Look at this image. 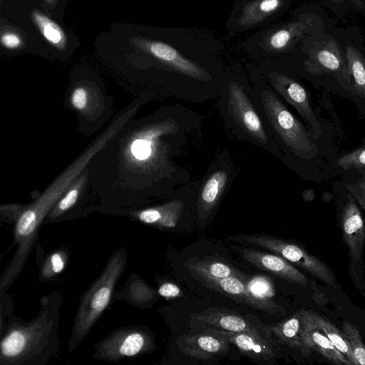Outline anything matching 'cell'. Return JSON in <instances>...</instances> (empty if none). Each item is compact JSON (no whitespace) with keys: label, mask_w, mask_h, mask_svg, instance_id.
<instances>
[{"label":"cell","mask_w":365,"mask_h":365,"mask_svg":"<svg viewBox=\"0 0 365 365\" xmlns=\"http://www.w3.org/2000/svg\"><path fill=\"white\" fill-rule=\"evenodd\" d=\"M58 294L41 299V309L29 323L11 324L1 340V365L46 363L58 348Z\"/></svg>","instance_id":"6da1fadb"},{"label":"cell","mask_w":365,"mask_h":365,"mask_svg":"<svg viewBox=\"0 0 365 365\" xmlns=\"http://www.w3.org/2000/svg\"><path fill=\"white\" fill-rule=\"evenodd\" d=\"M336 28L307 37L290 53L297 56L305 73L314 77H331L354 94L348 63L335 34Z\"/></svg>","instance_id":"7a4b0ae2"},{"label":"cell","mask_w":365,"mask_h":365,"mask_svg":"<svg viewBox=\"0 0 365 365\" xmlns=\"http://www.w3.org/2000/svg\"><path fill=\"white\" fill-rule=\"evenodd\" d=\"M125 264L126 252L121 247L112 254L101 275L83 295L69 340V352L81 342L109 304L115 284L123 273Z\"/></svg>","instance_id":"3957f363"},{"label":"cell","mask_w":365,"mask_h":365,"mask_svg":"<svg viewBox=\"0 0 365 365\" xmlns=\"http://www.w3.org/2000/svg\"><path fill=\"white\" fill-rule=\"evenodd\" d=\"M336 20L317 3H307L296 9L291 19L267 36L266 45L272 51L290 53L304 38L334 29Z\"/></svg>","instance_id":"277c9868"},{"label":"cell","mask_w":365,"mask_h":365,"mask_svg":"<svg viewBox=\"0 0 365 365\" xmlns=\"http://www.w3.org/2000/svg\"><path fill=\"white\" fill-rule=\"evenodd\" d=\"M260 96L269 121L289 150L304 160L314 158L318 148L311 133L273 92L263 89Z\"/></svg>","instance_id":"5b68a950"},{"label":"cell","mask_w":365,"mask_h":365,"mask_svg":"<svg viewBox=\"0 0 365 365\" xmlns=\"http://www.w3.org/2000/svg\"><path fill=\"white\" fill-rule=\"evenodd\" d=\"M242 240L282 257L326 284H336L335 277L329 267L319 258L309 254L297 245L264 234L245 235Z\"/></svg>","instance_id":"8992f818"},{"label":"cell","mask_w":365,"mask_h":365,"mask_svg":"<svg viewBox=\"0 0 365 365\" xmlns=\"http://www.w3.org/2000/svg\"><path fill=\"white\" fill-rule=\"evenodd\" d=\"M152 347L151 337L145 330L134 326L123 327L96 344L93 357L116 361L123 357L144 354Z\"/></svg>","instance_id":"52a82bcc"},{"label":"cell","mask_w":365,"mask_h":365,"mask_svg":"<svg viewBox=\"0 0 365 365\" xmlns=\"http://www.w3.org/2000/svg\"><path fill=\"white\" fill-rule=\"evenodd\" d=\"M207 288L219 292L235 302L265 312L269 314L285 313L284 308L274 301H265L253 296L247 289L245 281L238 277H229L215 279L191 274Z\"/></svg>","instance_id":"ba28073f"},{"label":"cell","mask_w":365,"mask_h":365,"mask_svg":"<svg viewBox=\"0 0 365 365\" xmlns=\"http://www.w3.org/2000/svg\"><path fill=\"white\" fill-rule=\"evenodd\" d=\"M270 79L275 90L292 105L307 125L315 139L320 137L322 128L310 103L306 89L296 80L285 74L274 72Z\"/></svg>","instance_id":"9c48e42d"},{"label":"cell","mask_w":365,"mask_h":365,"mask_svg":"<svg viewBox=\"0 0 365 365\" xmlns=\"http://www.w3.org/2000/svg\"><path fill=\"white\" fill-rule=\"evenodd\" d=\"M335 34L344 50L350 70L354 94L365 98V43L356 26L336 27Z\"/></svg>","instance_id":"30bf717a"},{"label":"cell","mask_w":365,"mask_h":365,"mask_svg":"<svg viewBox=\"0 0 365 365\" xmlns=\"http://www.w3.org/2000/svg\"><path fill=\"white\" fill-rule=\"evenodd\" d=\"M227 92V107L235 120L252 138L265 144L268 139L264 127L242 86L236 82H231Z\"/></svg>","instance_id":"8fae6325"},{"label":"cell","mask_w":365,"mask_h":365,"mask_svg":"<svg viewBox=\"0 0 365 365\" xmlns=\"http://www.w3.org/2000/svg\"><path fill=\"white\" fill-rule=\"evenodd\" d=\"M341 212L343 239L348 247L351 264L354 268L362 263V254L365 242V226L356 200L349 193ZM353 268V269H354Z\"/></svg>","instance_id":"7c38bea8"},{"label":"cell","mask_w":365,"mask_h":365,"mask_svg":"<svg viewBox=\"0 0 365 365\" xmlns=\"http://www.w3.org/2000/svg\"><path fill=\"white\" fill-rule=\"evenodd\" d=\"M243 258L260 269L265 270L287 282L307 287V277L289 261L278 255L245 249Z\"/></svg>","instance_id":"4fadbf2b"},{"label":"cell","mask_w":365,"mask_h":365,"mask_svg":"<svg viewBox=\"0 0 365 365\" xmlns=\"http://www.w3.org/2000/svg\"><path fill=\"white\" fill-rule=\"evenodd\" d=\"M302 311L304 315L302 338L307 351L309 353L311 351H314L335 364L352 365L318 327L312 318L311 311L307 309H302Z\"/></svg>","instance_id":"5bb4252c"},{"label":"cell","mask_w":365,"mask_h":365,"mask_svg":"<svg viewBox=\"0 0 365 365\" xmlns=\"http://www.w3.org/2000/svg\"><path fill=\"white\" fill-rule=\"evenodd\" d=\"M235 345L241 354L256 359L269 360L277 353L273 346L259 332H230L209 328L205 330Z\"/></svg>","instance_id":"9a60e30c"},{"label":"cell","mask_w":365,"mask_h":365,"mask_svg":"<svg viewBox=\"0 0 365 365\" xmlns=\"http://www.w3.org/2000/svg\"><path fill=\"white\" fill-rule=\"evenodd\" d=\"M143 46L153 56L182 74L200 80L207 77V73L202 68L183 57L166 43L150 41L145 42Z\"/></svg>","instance_id":"2e32d148"},{"label":"cell","mask_w":365,"mask_h":365,"mask_svg":"<svg viewBox=\"0 0 365 365\" xmlns=\"http://www.w3.org/2000/svg\"><path fill=\"white\" fill-rule=\"evenodd\" d=\"M228 349L227 341L214 334L205 331V333L186 337L182 351L195 359H209L225 354Z\"/></svg>","instance_id":"e0dca14e"},{"label":"cell","mask_w":365,"mask_h":365,"mask_svg":"<svg viewBox=\"0 0 365 365\" xmlns=\"http://www.w3.org/2000/svg\"><path fill=\"white\" fill-rule=\"evenodd\" d=\"M303 327L304 315L300 309L289 318L272 326L271 329L280 343L307 355L309 352L303 342Z\"/></svg>","instance_id":"ac0fdd59"},{"label":"cell","mask_w":365,"mask_h":365,"mask_svg":"<svg viewBox=\"0 0 365 365\" xmlns=\"http://www.w3.org/2000/svg\"><path fill=\"white\" fill-rule=\"evenodd\" d=\"M183 203L175 200L160 206L138 212L135 216L142 222L160 227H175L182 216Z\"/></svg>","instance_id":"d6986e66"},{"label":"cell","mask_w":365,"mask_h":365,"mask_svg":"<svg viewBox=\"0 0 365 365\" xmlns=\"http://www.w3.org/2000/svg\"><path fill=\"white\" fill-rule=\"evenodd\" d=\"M197 319L205 325L230 332H259L245 319L237 314L209 309L197 314Z\"/></svg>","instance_id":"ffe728a7"},{"label":"cell","mask_w":365,"mask_h":365,"mask_svg":"<svg viewBox=\"0 0 365 365\" xmlns=\"http://www.w3.org/2000/svg\"><path fill=\"white\" fill-rule=\"evenodd\" d=\"M227 181V173L223 170L215 172L205 182L197 203L198 217L205 219L217 204Z\"/></svg>","instance_id":"44dd1931"},{"label":"cell","mask_w":365,"mask_h":365,"mask_svg":"<svg viewBox=\"0 0 365 365\" xmlns=\"http://www.w3.org/2000/svg\"><path fill=\"white\" fill-rule=\"evenodd\" d=\"M292 0H254L245 6L240 17L244 26L254 25L277 12L284 11Z\"/></svg>","instance_id":"7402d4cb"},{"label":"cell","mask_w":365,"mask_h":365,"mask_svg":"<svg viewBox=\"0 0 365 365\" xmlns=\"http://www.w3.org/2000/svg\"><path fill=\"white\" fill-rule=\"evenodd\" d=\"M186 267L190 274H195L215 279L235 277L245 280L247 277L228 264L215 260H197L187 262Z\"/></svg>","instance_id":"603a6c76"},{"label":"cell","mask_w":365,"mask_h":365,"mask_svg":"<svg viewBox=\"0 0 365 365\" xmlns=\"http://www.w3.org/2000/svg\"><path fill=\"white\" fill-rule=\"evenodd\" d=\"M311 314L314 321L325 333L335 347L351 363L352 365H357L350 346L342 331H341L331 322L319 314L311 311Z\"/></svg>","instance_id":"cb8c5ba5"},{"label":"cell","mask_w":365,"mask_h":365,"mask_svg":"<svg viewBox=\"0 0 365 365\" xmlns=\"http://www.w3.org/2000/svg\"><path fill=\"white\" fill-rule=\"evenodd\" d=\"M317 4L326 7L344 24H347L351 14H356L365 19V0H317Z\"/></svg>","instance_id":"d4e9b609"},{"label":"cell","mask_w":365,"mask_h":365,"mask_svg":"<svg viewBox=\"0 0 365 365\" xmlns=\"http://www.w3.org/2000/svg\"><path fill=\"white\" fill-rule=\"evenodd\" d=\"M32 16L43 37L52 45L63 49L66 46V37L61 28L53 21L40 11L34 10Z\"/></svg>","instance_id":"484cf974"},{"label":"cell","mask_w":365,"mask_h":365,"mask_svg":"<svg viewBox=\"0 0 365 365\" xmlns=\"http://www.w3.org/2000/svg\"><path fill=\"white\" fill-rule=\"evenodd\" d=\"M245 283L248 291L255 297L265 301H273L275 288L273 282L267 276L257 274L247 277Z\"/></svg>","instance_id":"4316f807"},{"label":"cell","mask_w":365,"mask_h":365,"mask_svg":"<svg viewBox=\"0 0 365 365\" xmlns=\"http://www.w3.org/2000/svg\"><path fill=\"white\" fill-rule=\"evenodd\" d=\"M68 259V253L63 250H58L51 252L41 268L40 279H51L59 274L64 269Z\"/></svg>","instance_id":"83f0119b"},{"label":"cell","mask_w":365,"mask_h":365,"mask_svg":"<svg viewBox=\"0 0 365 365\" xmlns=\"http://www.w3.org/2000/svg\"><path fill=\"white\" fill-rule=\"evenodd\" d=\"M342 332L347 340L357 365H365V345L358 328L351 322L344 321Z\"/></svg>","instance_id":"f1b7e54d"},{"label":"cell","mask_w":365,"mask_h":365,"mask_svg":"<svg viewBox=\"0 0 365 365\" xmlns=\"http://www.w3.org/2000/svg\"><path fill=\"white\" fill-rule=\"evenodd\" d=\"M84 176L76 180L74 184L52 209L49 217L52 219L60 217L73 207L78 197L80 189L85 182Z\"/></svg>","instance_id":"f546056e"},{"label":"cell","mask_w":365,"mask_h":365,"mask_svg":"<svg viewBox=\"0 0 365 365\" xmlns=\"http://www.w3.org/2000/svg\"><path fill=\"white\" fill-rule=\"evenodd\" d=\"M336 163L344 170L365 168V147L342 155Z\"/></svg>","instance_id":"4dcf8cb0"},{"label":"cell","mask_w":365,"mask_h":365,"mask_svg":"<svg viewBox=\"0 0 365 365\" xmlns=\"http://www.w3.org/2000/svg\"><path fill=\"white\" fill-rule=\"evenodd\" d=\"M363 178L353 183H344V186L356 202L365 210V174Z\"/></svg>","instance_id":"1f68e13d"},{"label":"cell","mask_w":365,"mask_h":365,"mask_svg":"<svg viewBox=\"0 0 365 365\" xmlns=\"http://www.w3.org/2000/svg\"><path fill=\"white\" fill-rule=\"evenodd\" d=\"M88 101V94L85 88L78 87L73 90L71 96L73 107L78 110H83Z\"/></svg>","instance_id":"d6a6232c"},{"label":"cell","mask_w":365,"mask_h":365,"mask_svg":"<svg viewBox=\"0 0 365 365\" xmlns=\"http://www.w3.org/2000/svg\"><path fill=\"white\" fill-rule=\"evenodd\" d=\"M158 291L160 296L167 299L175 298L182 295L181 289L175 284L171 282L163 284Z\"/></svg>","instance_id":"836d02e7"},{"label":"cell","mask_w":365,"mask_h":365,"mask_svg":"<svg viewBox=\"0 0 365 365\" xmlns=\"http://www.w3.org/2000/svg\"><path fill=\"white\" fill-rule=\"evenodd\" d=\"M1 43L4 47L13 49L20 46L21 40L16 34L6 32L1 36Z\"/></svg>","instance_id":"e575fe53"},{"label":"cell","mask_w":365,"mask_h":365,"mask_svg":"<svg viewBox=\"0 0 365 365\" xmlns=\"http://www.w3.org/2000/svg\"><path fill=\"white\" fill-rule=\"evenodd\" d=\"M360 172L361 174H365V168L360 169Z\"/></svg>","instance_id":"d590c367"}]
</instances>
